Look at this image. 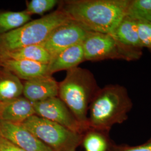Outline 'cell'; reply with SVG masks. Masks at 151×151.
<instances>
[{
  "mask_svg": "<svg viewBox=\"0 0 151 151\" xmlns=\"http://www.w3.org/2000/svg\"><path fill=\"white\" fill-rule=\"evenodd\" d=\"M72 20L57 9L46 15L0 35V54L24 47L42 44L56 27Z\"/></svg>",
  "mask_w": 151,
  "mask_h": 151,
  "instance_id": "obj_4",
  "label": "cell"
},
{
  "mask_svg": "<svg viewBox=\"0 0 151 151\" xmlns=\"http://www.w3.org/2000/svg\"><path fill=\"white\" fill-rule=\"evenodd\" d=\"M1 65L11 71L22 81H29L47 75L48 65L33 61L3 60Z\"/></svg>",
  "mask_w": 151,
  "mask_h": 151,
  "instance_id": "obj_14",
  "label": "cell"
},
{
  "mask_svg": "<svg viewBox=\"0 0 151 151\" xmlns=\"http://www.w3.org/2000/svg\"><path fill=\"white\" fill-rule=\"evenodd\" d=\"M85 61L82 44H78L61 51L52 58L47 67V75L62 70H68L78 67Z\"/></svg>",
  "mask_w": 151,
  "mask_h": 151,
  "instance_id": "obj_12",
  "label": "cell"
},
{
  "mask_svg": "<svg viewBox=\"0 0 151 151\" xmlns=\"http://www.w3.org/2000/svg\"><path fill=\"white\" fill-rule=\"evenodd\" d=\"M130 0H65L58 7L90 32L111 34L127 16Z\"/></svg>",
  "mask_w": 151,
  "mask_h": 151,
  "instance_id": "obj_1",
  "label": "cell"
},
{
  "mask_svg": "<svg viewBox=\"0 0 151 151\" xmlns=\"http://www.w3.org/2000/svg\"><path fill=\"white\" fill-rule=\"evenodd\" d=\"M83 136L82 143L85 151H109L113 145L104 133L106 132L88 128Z\"/></svg>",
  "mask_w": 151,
  "mask_h": 151,
  "instance_id": "obj_18",
  "label": "cell"
},
{
  "mask_svg": "<svg viewBox=\"0 0 151 151\" xmlns=\"http://www.w3.org/2000/svg\"><path fill=\"white\" fill-rule=\"evenodd\" d=\"M1 62L3 60H26L48 65L50 55L42 44L32 45L0 54Z\"/></svg>",
  "mask_w": 151,
  "mask_h": 151,
  "instance_id": "obj_15",
  "label": "cell"
},
{
  "mask_svg": "<svg viewBox=\"0 0 151 151\" xmlns=\"http://www.w3.org/2000/svg\"><path fill=\"white\" fill-rule=\"evenodd\" d=\"M127 16L151 22V0H130Z\"/></svg>",
  "mask_w": 151,
  "mask_h": 151,
  "instance_id": "obj_19",
  "label": "cell"
},
{
  "mask_svg": "<svg viewBox=\"0 0 151 151\" xmlns=\"http://www.w3.org/2000/svg\"><path fill=\"white\" fill-rule=\"evenodd\" d=\"M110 34L124 60L135 61L142 57L144 48L140 43L135 20L125 16Z\"/></svg>",
  "mask_w": 151,
  "mask_h": 151,
  "instance_id": "obj_7",
  "label": "cell"
},
{
  "mask_svg": "<svg viewBox=\"0 0 151 151\" xmlns=\"http://www.w3.org/2000/svg\"><path fill=\"white\" fill-rule=\"evenodd\" d=\"M0 151H24L0 135Z\"/></svg>",
  "mask_w": 151,
  "mask_h": 151,
  "instance_id": "obj_23",
  "label": "cell"
},
{
  "mask_svg": "<svg viewBox=\"0 0 151 151\" xmlns=\"http://www.w3.org/2000/svg\"><path fill=\"white\" fill-rule=\"evenodd\" d=\"M109 151H151V138L145 143L137 146L113 143Z\"/></svg>",
  "mask_w": 151,
  "mask_h": 151,
  "instance_id": "obj_22",
  "label": "cell"
},
{
  "mask_svg": "<svg viewBox=\"0 0 151 151\" xmlns=\"http://www.w3.org/2000/svg\"><path fill=\"white\" fill-rule=\"evenodd\" d=\"M0 135L24 151H54L21 124L0 120Z\"/></svg>",
  "mask_w": 151,
  "mask_h": 151,
  "instance_id": "obj_10",
  "label": "cell"
},
{
  "mask_svg": "<svg viewBox=\"0 0 151 151\" xmlns=\"http://www.w3.org/2000/svg\"><path fill=\"white\" fill-rule=\"evenodd\" d=\"M0 65H1V58H0Z\"/></svg>",
  "mask_w": 151,
  "mask_h": 151,
  "instance_id": "obj_25",
  "label": "cell"
},
{
  "mask_svg": "<svg viewBox=\"0 0 151 151\" xmlns=\"http://www.w3.org/2000/svg\"><path fill=\"white\" fill-rule=\"evenodd\" d=\"M21 124L54 151H76L82 141L81 133L37 115Z\"/></svg>",
  "mask_w": 151,
  "mask_h": 151,
  "instance_id": "obj_5",
  "label": "cell"
},
{
  "mask_svg": "<svg viewBox=\"0 0 151 151\" xmlns=\"http://www.w3.org/2000/svg\"><path fill=\"white\" fill-rule=\"evenodd\" d=\"M2 106H3V103H1V102L0 101V113H1V109H2Z\"/></svg>",
  "mask_w": 151,
  "mask_h": 151,
  "instance_id": "obj_24",
  "label": "cell"
},
{
  "mask_svg": "<svg viewBox=\"0 0 151 151\" xmlns=\"http://www.w3.org/2000/svg\"><path fill=\"white\" fill-rule=\"evenodd\" d=\"M100 88L91 72L78 67L67 70L64 80L59 82L58 97L69 108L77 120L88 128V108Z\"/></svg>",
  "mask_w": 151,
  "mask_h": 151,
  "instance_id": "obj_3",
  "label": "cell"
},
{
  "mask_svg": "<svg viewBox=\"0 0 151 151\" xmlns=\"http://www.w3.org/2000/svg\"><path fill=\"white\" fill-rule=\"evenodd\" d=\"M23 84L22 96L32 103L58 96L59 82L52 76L47 75L24 81Z\"/></svg>",
  "mask_w": 151,
  "mask_h": 151,
  "instance_id": "obj_11",
  "label": "cell"
},
{
  "mask_svg": "<svg viewBox=\"0 0 151 151\" xmlns=\"http://www.w3.org/2000/svg\"><path fill=\"white\" fill-rule=\"evenodd\" d=\"M88 32L80 24L70 20L54 29L42 45L52 58L65 49L82 44Z\"/></svg>",
  "mask_w": 151,
  "mask_h": 151,
  "instance_id": "obj_6",
  "label": "cell"
},
{
  "mask_svg": "<svg viewBox=\"0 0 151 151\" xmlns=\"http://www.w3.org/2000/svg\"><path fill=\"white\" fill-rule=\"evenodd\" d=\"M138 36L143 48H147L151 52V22L135 20Z\"/></svg>",
  "mask_w": 151,
  "mask_h": 151,
  "instance_id": "obj_21",
  "label": "cell"
},
{
  "mask_svg": "<svg viewBox=\"0 0 151 151\" xmlns=\"http://www.w3.org/2000/svg\"><path fill=\"white\" fill-rule=\"evenodd\" d=\"M23 82L11 71L0 65V101L5 103L22 95Z\"/></svg>",
  "mask_w": 151,
  "mask_h": 151,
  "instance_id": "obj_16",
  "label": "cell"
},
{
  "mask_svg": "<svg viewBox=\"0 0 151 151\" xmlns=\"http://www.w3.org/2000/svg\"><path fill=\"white\" fill-rule=\"evenodd\" d=\"M34 115L35 111L33 104L22 95L3 103L0 113V120L22 124Z\"/></svg>",
  "mask_w": 151,
  "mask_h": 151,
  "instance_id": "obj_13",
  "label": "cell"
},
{
  "mask_svg": "<svg viewBox=\"0 0 151 151\" xmlns=\"http://www.w3.org/2000/svg\"><path fill=\"white\" fill-rule=\"evenodd\" d=\"M57 0H30L26 1L25 11L32 16L34 14L43 16L44 15L58 5Z\"/></svg>",
  "mask_w": 151,
  "mask_h": 151,
  "instance_id": "obj_20",
  "label": "cell"
},
{
  "mask_svg": "<svg viewBox=\"0 0 151 151\" xmlns=\"http://www.w3.org/2000/svg\"><path fill=\"white\" fill-rule=\"evenodd\" d=\"M133 106L125 87L115 84L100 88L88 108V125L108 132L114 125L122 124L128 119Z\"/></svg>",
  "mask_w": 151,
  "mask_h": 151,
  "instance_id": "obj_2",
  "label": "cell"
},
{
  "mask_svg": "<svg viewBox=\"0 0 151 151\" xmlns=\"http://www.w3.org/2000/svg\"><path fill=\"white\" fill-rule=\"evenodd\" d=\"M32 20V15L25 10H0V35L10 32Z\"/></svg>",
  "mask_w": 151,
  "mask_h": 151,
  "instance_id": "obj_17",
  "label": "cell"
},
{
  "mask_svg": "<svg viewBox=\"0 0 151 151\" xmlns=\"http://www.w3.org/2000/svg\"><path fill=\"white\" fill-rule=\"evenodd\" d=\"M32 104L35 115L41 118L80 133L88 129L77 120L69 108L58 97H52Z\"/></svg>",
  "mask_w": 151,
  "mask_h": 151,
  "instance_id": "obj_8",
  "label": "cell"
},
{
  "mask_svg": "<svg viewBox=\"0 0 151 151\" xmlns=\"http://www.w3.org/2000/svg\"><path fill=\"white\" fill-rule=\"evenodd\" d=\"M82 45L85 61L123 60L110 34L88 31Z\"/></svg>",
  "mask_w": 151,
  "mask_h": 151,
  "instance_id": "obj_9",
  "label": "cell"
}]
</instances>
